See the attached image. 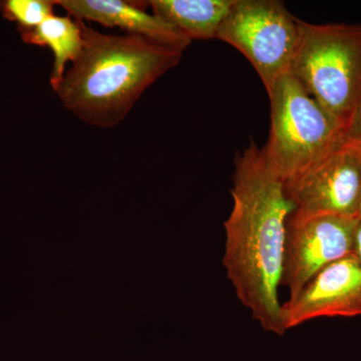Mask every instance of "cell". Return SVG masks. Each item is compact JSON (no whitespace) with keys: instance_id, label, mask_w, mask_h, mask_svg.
Wrapping results in <instances>:
<instances>
[{"instance_id":"277c9868","label":"cell","mask_w":361,"mask_h":361,"mask_svg":"<svg viewBox=\"0 0 361 361\" xmlns=\"http://www.w3.org/2000/svg\"><path fill=\"white\" fill-rule=\"evenodd\" d=\"M271 129L263 152L283 182L348 140L292 73L278 78L269 94Z\"/></svg>"},{"instance_id":"ba28073f","label":"cell","mask_w":361,"mask_h":361,"mask_svg":"<svg viewBox=\"0 0 361 361\" xmlns=\"http://www.w3.org/2000/svg\"><path fill=\"white\" fill-rule=\"evenodd\" d=\"M282 311L285 330L319 317L360 316L361 263L355 254L320 271Z\"/></svg>"},{"instance_id":"3957f363","label":"cell","mask_w":361,"mask_h":361,"mask_svg":"<svg viewBox=\"0 0 361 361\" xmlns=\"http://www.w3.org/2000/svg\"><path fill=\"white\" fill-rule=\"evenodd\" d=\"M290 73L346 134L361 101V25L298 20Z\"/></svg>"},{"instance_id":"8992f818","label":"cell","mask_w":361,"mask_h":361,"mask_svg":"<svg viewBox=\"0 0 361 361\" xmlns=\"http://www.w3.org/2000/svg\"><path fill=\"white\" fill-rule=\"evenodd\" d=\"M358 222L357 218L330 214H291L287 222L281 280L290 299L320 271L353 254Z\"/></svg>"},{"instance_id":"7c38bea8","label":"cell","mask_w":361,"mask_h":361,"mask_svg":"<svg viewBox=\"0 0 361 361\" xmlns=\"http://www.w3.org/2000/svg\"><path fill=\"white\" fill-rule=\"evenodd\" d=\"M56 0H6L0 1L4 18L18 23L20 32L37 27L54 16Z\"/></svg>"},{"instance_id":"7a4b0ae2","label":"cell","mask_w":361,"mask_h":361,"mask_svg":"<svg viewBox=\"0 0 361 361\" xmlns=\"http://www.w3.org/2000/svg\"><path fill=\"white\" fill-rule=\"evenodd\" d=\"M84 45L56 92L66 110L94 127L123 122L145 90L183 52L141 35L102 33L82 23Z\"/></svg>"},{"instance_id":"5bb4252c","label":"cell","mask_w":361,"mask_h":361,"mask_svg":"<svg viewBox=\"0 0 361 361\" xmlns=\"http://www.w3.org/2000/svg\"><path fill=\"white\" fill-rule=\"evenodd\" d=\"M353 254L358 261L361 263V221L358 222L357 227H356L355 237V248H353Z\"/></svg>"},{"instance_id":"5b68a950","label":"cell","mask_w":361,"mask_h":361,"mask_svg":"<svg viewBox=\"0 0 361 361\" xmlns=\"http://www.w3.org/2000/svg\"><path fill=\"white\" fill-rule=\"evenodd\" d=\"M298 20L276 0H234L216 39L241 51L257 71L267 94L290 73Z\"/></svg>"},{"instance_id":"6da1fadb","label":"cell","mask_w":361,"mask_h":361,"mask_svg":"<svg viewBox=\"0 0 361 361\" xmlns=\"http://www.w3.org/2000/svg\"><path fill=\"white\" fill-rule=\"evenodd\" d=\"M233 207L225 221L223 264L240 302L266 331L283 336L278 287L283 273L287 222L294 212L284 182L252 142L236 159Z\"/></svg>"},{"instance_id":"9c48e42d","label":"cell","mask_w":361,"mask_h":361,"mask_svg":"<svg viewBox=\"0 0 361 361\" xmlns=\"http://www.w3.org/2000/svg\"><path fill=\"white\" fill-rule=\"evenodd\" d=\"M78 20L94 21L109 27H120L130 35H141L160 44L185 51L192 40L174 26L149 14L140 4L123 0H56Z\"/></svg>"},{"instance_id":"9a60e30c","label":"cell","mask_w":361,"mask_h":361,"mask_svg":"<svg viewBox=\"0 0 361 361\" xmlns=\"http://www.w3.org/2000/svg\"><path fill=\"white\" fill-rule=\"evenodd\" d=\"M357 218H358V220L361 221V201H360V209H358Z\"/></svg>"},{"instance_id":"52a82bcc","label":"cell","mask_w":361,"mask_h":361,"mask_svg":"<svg viewBox=\"0 0 361 361\" xmlns=\"http://www.w3.org/2000/svg\"><path fill=\"white\" fill-rule=\"evenodd\" d=\"M284 188L294 211L357 218L361 201V147L346 140L284 182Z\"/></svg>"},{"instance_id":"4fadbf2b","label":"cell","mask_w":361,"mask_h":361,"mask_svg":"<svg viewBox=\"0 0 361 361\" xmlns=\"http://www.w3.org/2000/svg\"><path fill=\"white\" fill-rule=\"evenodd\" d=\"M348 139L361 147V101L353 125L348 132Z\"/></svg>"},{"instance_id":"30bf717a","label":"cell","mask_w":361,"mask_h":361,"mask_svg":"<svg viewBox=\"0 0 361 361\" xmlns=\"http://www.w3.org/2000/svg\"><path fill=\"white\" fill-rule=\"evenodd\" d=\"M157 18L191 40L216 39L234 0H152Z\"/></svg>"},{"instance_id":"8fae6325","label":"cell","mask_w":361,"mask_h":361,"mask_svg":"<svg viewBox=\"0 0 361 361\" xmlns=\"http://www.w3.org/2000/svg\"><path fill=\"white\" fill-rule=\"evenodd\" d=\"M84 21L71 16H51L37 27L20 32L23 42L28 44L47 47L54 52L51 85L58 89L66 73L68 63H73L84 45Z\"/></svg>"}]
</instances>
